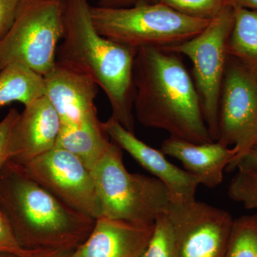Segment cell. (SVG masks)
Returning <instances> with one entry per match:
<instances>
[{
    "mask_svg": "<svg viewBox=\"0 0 257 257\" xmlns=\"http://www.w3.org/2000/svg\"><path fill=\"white\" fill-rule=\"evenodd\" d=\"M122 150L111 142L92 171L100 204L101 216L139 225L155 224L167 213L168 189L155 177L130 173Z\"/></svg>",
    "mask_w": 257,
    "mask_h": 257,
    "instance_id": "4",
    "label": "cell"
},
{
    "mask_svg": "<svg viewBox=\"0 0 257 257\" xmlns=\"http://www.w3.org/2000/svg\"><path fill=\"white\" fill-rule=\"evenodd\" d=\"M0 207L27 250L74 251L96 222L57 199L23 166L10 160L0 170Z\"/></svg>",
    "mask_w": 257,
    "mask_h": 257,
    "instance_id": "3",
    "label": "cell"
},
{
    "mask_svg": "<svg viewBox=\"0 0 257 257\" xmlns=\"http://www.w3.org/2000/svg\"><path fill=\"white\" fill-rule=\"evenodd\" d=\"M234 20V8L229 5L197 36L166 48L186 56L192 62L193 80L200 98L204 121L214 142L219 135V102Z\"/></svg>",
    "mask_w": 257,
    "mask_h": 257,
    "instance_id": "7",
    "label": "cell"
},
{
    "mask_svg": "<svg viewBox=\"0 0 257 257\" xmlns=\"http://www.w3.org/2000/svg\"><path fill=\"white\" fill-rule=\"evenodd\" d=\"M20 112L16 109H11L0 121V170L9 160L8 150L10 136L13 126L18 119Z\"/></svg>",
    "mask_w": 257,
    "mask_h": 257,
    "instance_id": "24",
    "label": "cell"
},
{
    "mask_svg": "<svg viewBox=\"0 0 257 257\" xmlns=\"http://www.w3.org/2000/svg\"><path fill=\"white\" fill-rule=\"evenodd\" d=\"M63 32L62 1L23 0L13 27L0 41V71L21 63L45 76L55 66Z\"/></svg>",
    "mask_w": 257,
    "mask_h": 257,
    "instance_id": "6",
    "label": "cell"
},
{
    "mask_svg": "<svg viewBox=\"0 0 257 257\" xmlns=\"http://www.w3.org/2000/svg\"><path fill=\"white\" fill-rule=\"evenodd\" d=\"M44 77L45 96L64 126L98 120L94 101L98 86L90 77L56 63Z\"/></svg>",
    "mask_w": 257,
    "mask_h": 257,
    "instance_id": "12",
    "label": "cell"
},
{
    "mask_svg": "<svg viewBox=\"0 0 257 257\" xmlns=\"http://www.w3.org/2000/svg\"><path fill=\"white\" fill-rule=\"evenodd\" d=\"M167 214L179 257H224L234 219L228 211L194 200L171 202Z\"/></svg>",
    "mask_w": 257,
    "mask_h": 257,
    "instance_id": "10",
    "label": "cell"
},
{
    "mask_svg": "<svg viewBox=\"0 0 257 257\" xmlns=\"http://www.w3.org/2000/svg\"><path fill=\"white\" fill-rule=\"evenodd\" d=\"M60 128V117L45 96L25 106L10 136L9 160L23 166L50 151Z\"/></svg>",
    "mask_w": 257,
    "mask_h": 257,
    "instance_id": "13",
    "label": "cell"
},
{
    "mask_svg": "<svg viewBox=\"0 0 257 257\" xmlns=\"http://www.w3.org/2000/svg\"><path fill=\"white\" fill-rule=\"evenodd\" d=\"M161 151L178 160L199 184L215 188L222 182L224 172L236 158V147L219 142L196 144L170 137L162 144Z\"/></svg>",
    "mask_w": 257,
    "mask_h": 257,
    "instance_id": "15",
    "label": "cell"
},
{
    "mask_svg": "<svg viewBox=\"0 0 257 257\" xmlns=\"http://www.w3.org/2000/svg\"><path fill=\"white\" fill-rule=\"evenodd\" d=\"M23 167L31 178L69 207L92 219L100 217L92 172L70 152L55 147Z\"/></svg>",
    "mask_w": 257,
    "mask_h": 257,
    "instance_id": "9",
    "label": "cell"
},
{
    "mask_svg": "<svg viewBox=\"0 0 257 257\" xmlns=\"http://www.w3.org/2000/svg\"><path fill=\"white\" fill-rule=\"evenodd\" d=\"M102 128L111 142L125 150L143 168L165 184L172 202L196 200L199 183L194 176L167 160L161 150L139 140L135 134L120 124L112 115L102 122Z\"/></svg>",
    "mask_w": 257,
    "mask_h": 257,
    "instance_id": "11",
    "label": "cell"
},
{
    "mask_svg": "<svg viewBox=\"0 0 257 257\" xmlns=\"http://www.w3.org/2000/svg\"><path fill=\"white\" fill-rule=\"evenodd\" d=\"M108 138L99 119L79 126L61 124L56 147L72 153L92 172L110 146Z\"/></svg>",
    "mask_w": 257,
    "mask_h": 257,
    "instance_id": "16",
    "label": "cell"
},
{
    "mask_svg": "<svg viewBox=\"0 0 257 257\" xmlns=\"http://www.w3.org/2000/svg\"><path fill=\"white\" fill-rule=\"evenodd\" d=\"M229 3L234 8H244L257 12V0H229Z\"/></svg>",
    "mask_w": 257,
    "mask_h": 257,
    "instance_id": "29",
    "label": "cell"
},
{
    "mask_svg": "<svg viewBox=\"0 0 257 257\" xmlns=\"http://www.w3.org/2000/svg\"><path fill=\"white\" fill-rule=\"evenodd\" d=\"M97 6L104 8H128L135 5L155 4L159 0H96Z\"/></svg>",
    "mask_w": 257,
    "mask_h": 257,
    "instance_id": "26",
    "label": "cell"
},
{
    "mask_svg": "<svg viewBox=\"0 0 257 257\" xmlns=\"http://www.w3.org/2000/svg\"><path fill=\"white\" fill-rule=\"evenodd\" d=\"M30 251V250L22 247L18 242L8 218L0 207V253L25 257L28 256Z\"/></svg>",
    "mask_w": 257,
    "mask_h": 257,
    "instance_id": "23",
    "label": "cell"
},
{
    "mask_svg": "<svg viewBox=\"0 0 257 257\" xmlns=\"http://www.w3.org/2000/svg\"><path fill=\"white\" fill-rule=\"evenodd\" d=\"M217 141L238 150L228 172L236 170L257 145V73L230 56L221 87Z\"/></svg>",
    "mask_w": 257,
    "mask_h": 257,
    "instance_id": "8",
    "label": "cell"
},
{
    "mask_svg": "<svg viewBox=\"0 0 257 257\" xmlns=\"http://www.w3.org/2000/svg\"><path fill=\"white\" fill-rule=\"evenodd\" d=\"M234 10L228 55L257 73V12L241 8Z\"/></svg>",
    "mask_w": 257,
    "mask_h": 257,
    "instance_id": "18",
    "label": "cell"
},
{
    "mask_svg": "<svg viewBox=\"0 0 257 257\" xmlns=\"http://www.w3.org/2000/svg\"><path fill=\"white\" fill-rule=\"evenodd\" d=\"M180 55L139 48L134 63V114L139 122L196 144L212 143L200 98Z\"/></svg>",
    "mask_w": 257,
    "mask_h": 257,
    "instance_id": "1",
    "label": "cell"
},
{
    "mask_svg": "<svg viewBox=\"0 0 257 257\" xmlns=\"http://www.w3.org/2000/svg\"><path fill=\"white\" fill-rule=\"evenodd\" d=\"M0 257H19L16 255L11 254V253H0Z\"/></svg>",
    "mask_w": 257,
    "mask_h": 257,
    "instance_id": "30",
    "label": "cell"
},
{
    "mask_svg": "<svg viewBox=\"0 0 257 257\" xmlns=\"http://www.w3.org/2000/svg\"><path fill=\"white\" fill-rule=\"evenodd\" d=\"M243 167L248 168L257 169V145L245 157L238 167ZM237 167V168H238ZM236 168V169H237Z\"/></svg>",
    "mask_w": 257,
    "mask_h": 257,
    "instance_id": "28",
    "label": "cell"
},
{
    "mask_svg": "<svg viewBox=\"0 0 257 257\" xmlns=\"http://www.w3.org/2000/svg\"><path fill=\"white\" fill-rule=\"evenodd\" d=\"M90 13L100 35L136 49L175 46L197 36L211 22L186 16L159 3L128 8L91 5Z\"/></svg>",
    "mask_w": 257,
    "mask_h": 257,
    "instance_id": "5",
    "label": "cell"
},
{
    "mask_svg": "<svg viewBox=\"0 0 257 257\" xmlns=\"http://www.w3.org/2000/svg\"><path fill=\"white\" fill-rule=\"evenodd\" d=\"M45 91L43 76L25 64H10L0 71V107L13 102L28 105Z\"/></svg>",
    "mask_w": 257,
    "mask_h": 257,
    "instance_id": "17",
    "label": "cell"
},
{
    "mask_svg": "<svg viewBox=\"0 0 257 257\" xmlns=\"http://www.w3.org/2000/svg\"><path fill=\"white\" fill-rule=\"evenodd\" d=\"M231 179L228 196L247 209H254L257 216V169L239 167Z\"/></svg>",
    "mask_w": 257,
    "mask_h": 257,
    "instance_id": "21",
    "label": "cell"
},
{
    "mask_svg": "<svg viewBox=\"0 0 257 257\" xmlns=\"http://www.w3.org/2000/svg\"><path fill=\"white\" fill-rule=\"evenodd\" d=\"M140 257H179L175 229L167 213L155 221L151 238Z\"/></svg>",
    "mask_w": 257,
    "mask_h": 257,
    "instance_id": "20",
    "label": "cell"
},
{
    "mask_svg": "<svg viewBox=\"0 0 257 257\" xmlns=\"http://www.w3.org/2000/svg\"><path fill=\"white\" fill-rule=\"evenodd\" d=\"M74 251H57V250H30L25 257H74Z\"/></svg>",
    "mask_w": 257,
    "mask_h": 257,
    "instance_id": "27",
    "label": "cell"
},
{
    "mask_svg": "<svg viewBox=\"0 0 257 257\" xmlns=\"http://www.w3.org/2000/svg\"><path fill=\"white\" fill-rule=\"evenodd\" d=\"M64 32L56 63L90 77L105 93L112 116L135 134L134 63L138 49L96 30L89 0H62Z\"/></svg>",
    "mask_w": 257,
    "mask_h": 257,
    "instance_id": "2",
    "label": "cell"
},
{
    "mask_svg": "<svg viewBox=\"0 0 257 257\" xmlns=\"http://www.w3.org/2000/svg\"><path fill=\"white\" fill-rule=\"evenodd\" d=\"M159 3L181 14L199 20L211 21L229 5V0H159Z\"/></svg>",
    "mask_w": 257,
    "mask_h": 257,
    "instance_id": "22",
    "label": "cell"
},
{
    "mask_svg": "<svg viewBox=\"0 0 257 257\" xmlns=\"http://www.w3.org/2000/svg\"><path fill=\"white\" fill-rule=\"evenodd\" d=\"M154 224L139 225L99 217L92 232L73 252L74 257H140Z\"/></svg>",
    "mask_w": 257,
    "mask_h": 257,
    "instance_id": "14",
    "label": "cell"
},
{
    "mask_svg": "<svg viewBox=\"0 0 257 257\" xmlns=\"http://www.w3.org/2000/svg\"><path fill=\"white\" fill-rule=\"evenodd\" d=\"M53 1H62V0H53Z\"/></svg>",
    "mask_w": 257,
    "mask_h": 257,
    "instance_id": "31",
    "label": "cell"
},
{
    "mask_svg": "<svg viewBox=\"0 0 257 257\" xmlns=\"http://www.w3.org/2000/svg\"><path fill=\"white\" fill-rule=\"evenodd\" d=\"M224 257H257V216L234 219Z\"/></svg>",
    "mask_w": 257,
    "mask_h": 257,
    "instance_id": "19",
    "label": "cell"
},
{
    "mask_svg": "<svg viewBox=\"0 0 257 257\" xmlns=\"http://www.w3.org/2000/svg\"><path fill=\"white\" fill-rule=\"evenodd\" d=\"M23 0H0V41L8 33Z\"/></svg>",
    "mask_w": 257,
    "mask_h": 257,
    "instance_id": "25",
    "label": "cell"
}]
</instances>
